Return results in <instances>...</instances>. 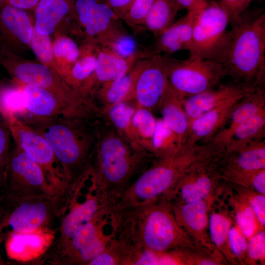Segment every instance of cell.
<instances>
[{
  "mask_svg": "<svg viewBox=\"0 0 265 265\" xmlns=\"http://www.w3.org/2000/svg\"><path fill=\"white\" fill-rule=\"evenodd\" d=\"M109 213L113 235L128 251L204 248L195 244L180 227L171 203L166 198Z\"/></svg>",
  "mask_w": 265,
  "mask_h": 265,
  "instance_id": "1",
  "label": "cell"
},
{
  "mask_svg": "<svg viewBox=\"0 0 265 265\" xmlns=\"http://www.w3.org/2000/svg\"><path fill=\"white\" fill-rule=\"evenodd\" d=\"M155 158L132 146L105 119L97 127L91 181L104 207L113 206Z\"/></svg>",
  "mask_w": 265,
  "mask_h": 265,
  "instance_id": "2",
  "label": "cell"
},
{
  "mask_svg": "<svg viewBox=\"0 0 265 265\" xmlns=\"http://www.w3.org/2000/svg\"><path fill=\"white\" fill-rule=\"evenodd\" d=\"M22 117V120L49 143L70 189L78 186L91 164L100 121L64 116L40 118L26 114Z\"/></svg>",
  "mask_w": 265,
  "mask_h": 265,
  "instance_id": "3",
  "label": "cell"
},
{
  "mask_svg": "<svg viewBox=\"0 0 265 265\" xmlns=\"http://www.w3.org/2000/svg\"><path fill=\"white\" fill-rule=\"evenodd\" d=\"M220 155V150L210 142L183 144L176 152L154 159L110 210L140 205L161 198L167 199L186 173L199 163Z\"/></svg>",
  "mask_w": 265,
  "mask_h": 265,
  "instance_id": "4",
  "label": "cell"
},
{
  "mask_svg": "<svg viewBox=\"0 0 265 265\" xmlns=\"http://www.w3.org/2000/svg\"><path fill=\"white\" fill-rule=\"evenodd\" d=\"M219 63L234 82L254 88L265 83V13L247 10L230 24Z\"/></svg>",
  "mask_w": 265,
  "mask_h": 265,
  "instance_id": "5",
  "label": "cell"
},
{
  "mask_svg": "<svg viewBox=\"0 0 265 265\" xmlns=\"http://www.w3.org/2000/svg\"><path fill=\"white\" fill-rule=\"evenodd\" d=\"M0 64L14 83L46 90L91 118L101 116L102 111L92 97L73 89L56 71L39 61L25 59L0 46Z\"/></svg>",
  "mask_w": 265,
  "mask_h": 265,
  "instance_id": "6",
  "label": "cell"
},
{
  "mask_svg": "<svg viewBox=\"0 0 265 265\" xmlns=\"http://www.w3.org/2000/svg\"><path fill=\"white\" fill-rule=\"evenodd\" d=\"M229 25V18L218 1L210 0L197 8L188 57L219 62Z\"/></svg>",
  "mask_w": 265,
  "mask_h": 265,
  "instance_id": "7",
  "label": "cell"
},
{
  "mask_svg": "<svg viewBox=\"0 0 265 265\" xmlns=\"http://www.w3.org/2000/svg\"><path fill=\"white\" fill-rule=\"evenodd\" d=\"M161 55L169 85L184 98L218 86L227 76L223 66L217 62Z\"/></svg>",
  "mask_w": 265,
  "mask_h": 265,
  "instance_id": "8",
  "label": "cell"
},
{
  "mask_svg": "<svg viewBox=\"0 0 265 265\" xmlns=\"http://www.w3.org/2000/svg\"><path fill=\"white\" fill-rule=\"evenodd\" d=\"M4 193L11 203L42 195L64 196L50 184L41 167L16 145L10 152Z\"/></svg>",
  "mask_w": 265,
  "mask_h": 265,
  "instance_id": "9",
  "label": "cell"
},
{
  "mask_svg": "<svg viewBox=\"0 0 265 265\" xmlns=\"http://www.w3.org/2000/svg\"><path fill=\"white\" fill-rule=\"evenodd\" d=\"M3 119L16 145L41 167L50 184L59 193L67 195L69 186L59 163L44 137L16 115H9Z\"/></svg>",
  "mask_w": 265,
  "mask_h": 265,
  "instance_id": "10",
  "label": "cell"
},
{
  "mask_svg": "<svg viewBox=\"0 0 265 265\" xmlns=\"http://www.w3.org/2000/svg\"><path fill=\"white\" fill-rule=\"evenodd\" d=\"M4 226L11 231L25 232L51 227L53 221L62 217L67 209L66 196L42 195L10 203Z\"/></svg>",
  "mask_w": 265,
  "mask_h": 265,
  "instance_id": "11",
  "label": "cell"
},
{
  "mask_svg": "<svg viewBox=\"0 0 265 265\" xmlns=\"http://www.w3.org/2000/svg\"><path fill=\"white\" fill-rule=\"evenodd\" d=\"M130 88L123 101L151 110L158 104L167 86L166 69L161 54L139 60L131 71Z\"/></svg>",
  "mask_w": 265,
  "mask_h": 265,
  "instance_id": "12",
  "label": "cell"
},
{
  "mask_svg": "<svg viewBox=\"0 0 265 265\" xmlns=\"http://www.w3.org/2000/svg\"><path fill=\"white\" fill-rule=\"evenodd\" d=\"M221 156L196 165L177 182L168 199L171 202L190 203L208 198L221 180L218 169Z\"/></svg>",
  "mask_w": 265,
  "mask_h": 265,
  "instance_id": "13",
  "label": "cell"
},
{
  "mask_svg": "<svg viewBox=\"0 0 265 265\" xmlns=\"http://www.w3.org/2000/svg\"><path fill=\"white\" fill-rule=\"evenodd\" d=\"M77 23L85 40L102 41L124 29L121 20L103 0H74Z\"/></svg>",
  "mask_w": 265,
  "mask_h": 265,
  "instance_id": "14",
  "label": "cell"
},
{
  "mask_svg": "<svg viewBox=\"0 0 265 265\" xmlns=\"http://www.w3.org/2000/svg\"><path fill=\"white\" fill-rule=\"evenodd\" d=\"M153 55L151 50H138L132 55L124 57L99 46L95 69L82 85L80 93L91 96L92 92L101 84L127 74L139 60Z\"/></svg>",
  "mask_w": 265,
  "mask_h": 265,
  "instance_id": "15",
  "label": "cell"
},
{
  "mask_svg": "<svg viewBox=\"0 0 265 265\" xmlns=\"http://www.w3.org/2000/svg\"><path fill=\"white\" fill-rule=\"evenodd\" d=\"M212 194L204 200L190 203L170 201L173 213L180 227L195 244L211 251L217 249L208 232L209 212L214 197Z\"/></svg>",
  "mask_w": 265,
  "mask_h": 265,
  "instance_id": "16",
  "label": "cell"
},
{
  "mask_svg": "<svg viewBox=\"0 0 265 265\" xmlns=\"http://www.w3.org/2000/svg\"><path fill=\"white\" fill-rule=\"evenodd\" d=\"M33 27L26 10L6 4L0 7V46L20 55L30 48Z\"/></svg>",
  "mask_w": 265,
  "mask_h": 265,
  "instance_id": "17",
  "label": "cell"
},
{
  "mask_svg": "<svg viewBox=\"0 0 265 265\" xmlns=\"http://www.w3.org/2000/svg\"><path fill=\"white\" fill-rule=\"evenodd\" d=\"M55 235V230L51 227L25 232L10 231L6 234L7 256L12 260L23 263L37 259L52 247Z\"/></svg>",
  "mask_w": 265,
  "mask_h": 265,
  "instance_id": "18",
  "label": "cell"
},
{
  "mask_svg": "<svg viewBox=\"0 0 265 265\" xmlns=\"http://www.w3.org/2000/svg\"><path fill=\"white\" fill-rule=\"evenodd\" d=\"M262 169H265L264 139L252 141L233 151L223 152L218 161L221 178L225 181Z\"/></svg>",
  "mask_w": 265,
  "mask_h": 265,
  "instance_id": "19",
  "label": "cell"
},
{
  "mask_svg": "<svg viewBox=\"0 0 265 265\" xmlns=\"http://www.w3.org/2000/svg\"><path fill=\"white\" fill-rule=\"evenodd\" d=\"M21 89L26 114L40 118L64 116L88 121L95 120L63 102L44 89L16 83Z\"/></svg>",
  "mask_w": 265,
  "mask_h": 265,
  "instance_id": "20",
  "label": "cell"
},
{
  "mask_svg": "<svg viewBox=\"0 0 265 265\" xmlns=\"http://www.w3.org/2000/svg\"><path fill=\"white\" fill-rule=\"evenodd\" d=\"M248 90L229 98L194 120L183 144L192 145L201 140L205 143L210 140L228 122L234 108Z\"/></svg>",
  "mask_w": 265,
  "mask_h": 265,
  "instance_id": "21",
  "label": "cell"
},
{
  "mask_svg": "<svg viewBox=\"0 0 265 265\" xmlns=\"http://www.w3.org/2000/svg\"><path fill=\"white\" fill-rule=\"evenodd\" d=\"M85 200L80 204L70 202L69 212L62 217L59 228L60 235L55 240L52 249V257L62 251L76 233L86 222L90 220L101 209L102 204L91 184V190Z\"/></svg>",
  "mask_w": 265,
  "mask_h": 265,
  "instance_id": "22",
  "label": "cell"
},
{
  "mask_svg": "<svg viewBox=\"0 0 265 265\" xmlns=\"http://www.w3.org/2000/svg\"><path fill=\"white\" fill-rule=\"evenodd\" d=\"M196 9L187 11L184 16L156 38L153 47L151 49L154 55L161 53L168 54L180 51H188Z\"/></svg>",
  "mask_w": 265,
  "mask_h": 265,
  "instance_id": "23",
  "label": "cell"
},
{
  "mask_svg": "<svg viewBox=\"0 0 265 265\" xmlns=\"http://www.w3.org/2000/svg\"><path fill=\"white\" fill-rule=\"evenodd\" d=\"M265 110L264 87L250 89L234 108L229 119V125L218 132L207 142L222 149V146L235 128L256 114Z\"/></svg>",
  "mask_w": 265,
  "mask_h": 265,
  "instance_id": "24",
  "label": "cell"
},
{
  "mask_svg": "<svg viewBox=\"0 0 265 265\" xmlns=\"http://www.w3.org/2000/svg\"><path fill=\"white\" fill-rule=\"evenodd\" d=\"M250 88H252L234 82L226 85L219 84L216 87L184 98L183 106L189 120V127L194 120L204 113Z\"/></svg>",
  "mask_w": 265,
  "mask_h": 265,
  "instance_id": "25",
  "label": "cell"
},
{
  "mask_svg": "<svg viewBox=\"0 0 265 265\" xmlns=\"http://www.w3.org/2000/svg\"><path fill=\"white\" fill-rule=\"evenodd\" d=\"M34 11V25L41 35H50L68 17L77 21L74 0H40Z\"/></svg>",
  "mask_w": 265,
  "mask_h": 265,
  "instance_id": "26",
  "label": "cell"
},
{
  "mask_svg": "<svg viewBox=\"0 0 265 265\" xmlns=\"http://www.w3.org/2000/svg\"><path fill=\"white\" fill-rule=\"evenodd\" d=\"M221 205L212 202L209 212V233L215 247L221 253L227 264L238 265L229 243V232L235 221L233 214L224 201Z\"/></svg>",
  "mask_w": 265,
  "mask_h": 265,
  "instance_id": "27",
  "label": "cell"
},
{
  "mask_svg": "<svg viewBox=\"0 0 265 265\" xmlns=\"http://www.w3.org/2000/svg\"><path fill=\"white\" fill-rule=\"evenodd\" d=\"M107 219L106 208H103L76 232L62 251L52 258L53 262L68 265L79 251L104 234Z\"/></svg>",
  "mask_w": 265,
  "mask_h": 265,
  "instance_id": "28",
  "label": "cell"
},
{
  "mask_svg": "<svg viewBox=\"0 0 265 265\" xmlns=\"http://www.w3.org/2000/svg\"><path fill=\"white\" fill-rule=\"evenodd\" d=\"M184 99L168 83L157 106L161 119L178 135L182 144L189 128V120L183 106Z\"/></svg>",
  "mask_w": 265,
  "mask_h": 265,
  "instance_id": "29",
  "label": "cell"
},
{
  "mask_svg": "<svg viewBox=\"0 0 265 265\" xmlns=\"http://www.w3.org/2000/svg\"><path fill=\"white\" fill-rule=\"evenodd\" d=\"M99 46L94 40H86L80 47V55L68 73L63 78L65 81L80 92L84 83L93 73L96 65Z\"/></svg>",
  "mask_w": 265,
  "mask_h": 265,
  "instance_id": "30",
  "label": "cell"
},
{
  "mask_svg": "<svg viewBox=\"0 0 265 265\" xmlns=\"http://www.w3.org/2000/svg\"><path fill=\"white\" fill-rule=\"evenodd\" d=\"M225 190L227 205L231 207L235 222L238 226L247 240L255 234L265 230L258 221L253 210L247 200L231 187Z\"/></svg>",
  "mask_w": 265,
  "mask_h": 265,
  "instance_id": "31",
  "label": "cell"
},
{
  "mask_svg": "<svg viewBox=\"0 0 265 265\" xmlns=\"http://www.w3.org/2000/svg\"><path fill=\"white\" fill-rule=\"evenodd\" d=\"M265 135V110L251 117L237 127L222 146L224 152L233 151Z\"/></svg>",
  "mask_w": 265,
  "mask_h": 265,
  "instance_id": "32",
  "label": "cell"
},
{
  "mask_svg": "<svg viewBox=\"0 0 265 265\" xmlns=\"http://www.w3.org/2000/svg\"><path fill=\"white\" fill-rule=\"evenodd\" d=\"M181 8L175 0H155L142 26L155 38L174 22Z\"/></svg>",
  "mask_w": 265,
  "mask_h": 265,
  "instance_id": "33",
  "label": "cell"
},
{
  "mask_svg": "<svg viewBox=\"0 0 265 265\" xmlns=\"http://www.w3.org/2000/svg\"><path fill=\"white\" fill-rule=\"evenodd\" d=\"M131 71L120 78L101 84L92 92L91 96L103 114L111 106L124 101L131 87Z\"/></svg>",
  "mask_w": 265,
  "mask_h": 265,
  "instance_id": "34",
  "label": "cell"
},
{
  "mask_svg": "<svg viewBox=\"0 0 265 265\" xmlns=\"http://www.w3.org/2000/svg\"><path fill=\"white\" fill-rule=\"evenodd\" d=\"M156 122L157 118L152 110L144 107H135L131 122L133 136L137 145L152 156V141Z\"/></svg>",
  "mask_w": 265,
  "mask_h": 265,
  "instance_id": "35",
  "label": "cell"
},
{
  "mask_svg": "<svg viewBox=\"0 0 265 265\" xmlns=\"http://www.w3.org/2000/svg\"><path fill=\"white\" fill-rule=\"evenodd\" d=\"M135 109V107L129 102L122 101L110 107L103 115L116 131L132 146L144 151L136 143L132 132V119Z\"/></svg>",
  "mask_w": 265,
  "mask_h": 265,
  "instance_id": "36",
  "label": "cell"
},
{
  "mask_svg": "<svg viewBox=\"0 0 265 265\" xmlns=\"http://www.w3.org/2000/svg\"><path fill=\"white\" fill-rule=\"evenodd\" d=\"M80 52L77 43L65 35L56 36L53 42L54 69L63 79L79 58Z\"/></svg>",
  "mask_w": 265,
  "mask_h": 265,
  "instance_id": "37",
  "label": "cell"
},
{
  "mask_svg": "<svg viewBox=\"0 0 265 265\" xmlns=\"http://www.w3.org/2000/svg\"><path fill=\"white\" fill-rule=\"evenodd\" d=\"M152 145V155L156 159L176 152L183 144L178 135L162 119L157 118Z\"/></svg>",
  "mask_w": 265,
  "mask_h": 265,
  "instance_id": "38",
  "label": "cell"
},
{
  "mask_svg": "<svg viewBox=\"0 0 265 265\" xmlns=\"http://www.w3.org/2000/svg\"><path fill=\"white\" fill-rule=\"evenodd\" d=\"M14 84V86L5 84L0 89V113L3 119L11 114H26L22 91Z\"/></svg>",
  "mask_w": 265,
  "mask_h": 265,
  "instance_id": "39",
  "label": "cell"
},
{
  "mask_svg": "<svg viewBox=\"0 0 265 265\" xmlns=\"http://www.w3.org/2000/svg\"><path fill=\"white\" fill-rule=\"evenodd\" d=\"M97 44L100 47L124 57L132 55L138 50L136 41L126 29L119 31Z\"/></svg>",
  "mask_w": 265,
  "mask_h": 265,
  "instance_id": "40",
  "label": "cell"
},
{
  "mask_svg": "<svg viewBox=\"0 0 265 265\" xmlns=\"http://www.w3.org/2000/svg\"><path fill=\"white\" fill-rule=\"evenodd\" d=\"M30 48L33 51L38 61L55 71L53 64V42L50 36L39 34L34 25L30 42Z\"/></svg>",
  "mask_w": 265,
  "mask_h": 265,
  "instance_id": "41",
  "label": "cell"
},
{
  "mask_svg": "<svg viewBox=\"0 0 265 265\" xmlns=\"http://www.w3.org/2000/svg\"><path fill=\"white\" fill-rule=\"evenodd\" d=\"M155 0H134L121 19L134 31L142 29L143 22Z\"/></svg>",
  "mask_w": 265,
  "mask_h": 265,
  "instance_id": "42",
  "label": "cell"
},
{
  "mask_svg": "<svg viewBox=\"0 0 265 265\" xmlns=\"http://www.w3.org/2000/svg\"><path fill=\"white\" fill-rule=\"evenodd\" d=\"M230 184L235 191L247 200L260 224L265 228V195L249 188L231 183Z\"/></svg>",
  "mask_w": 265,
  "mask_h": 265,
  "instance_id": "43",
  "label": "cell"
},
{
  "mask_svg": "<svg viewBox=\"0 0 265 265\" xmlns=\"http://www.w3.org/2000/svg\"><path fill=\"white\" fill-rule=\"evenodd\" d=\"M11 133L6 121L0 119V194L4 193L6 169L10 154Z\"/></svg>",
  "mask_w": 265,
  "mask_h": 265,
  "instance_id": "44",
  "label": "cell"
},
{
  "mask_svg": "<svg viewBox=\"0 0 265 265\" xmlns=\"http://www.w3.org/2000/svg\"><path fill=\"white\" fill-rule=\"evenodd\" d=\"M229 243L231 251L238 263L246 264L248 240L235 221L229 230Z\"/></svg>",
  "mask_w": 265,
  "mask_h": 265,
  "instance_id": "45",
  "label": "cell"
},
{
  "mask_svg": "<svg viewBox=\"0 0 265 265\" xmlns=\"http://www.w3.org/2000/svg\"><path fill=\"white\" fill-rule=\"evenodd\" d=\"M265 260V230L258 232L248 240L246 264L255 265L264 263Z\"/></svg>",
  "mask_w": 265,
  "mask_h": 265,
  "instance_id": "46",
  "label": "cell"
},
{
  "mask_svg": "<svg viewBox=\"0 0 265 265\" xmlns=\"http://www.w3.org/2000/svg\"><path fill=\"white\" fill-rule=\"evenodd\" d=\"M253 0H218L227 14L230 24L236 21L249 7Z\"/></svg>",
  "mask_w": 265,
  "mask_h": 265,
  "instance_id": "47",
  "label": "cell"
},
{
  "mask_svg": "<svg viewBox=\"0 0 265 265\" xmlns=\"http://www.w3.org/2000/svg\"><path fill=\"white\" fill-rule=\"evenodd\" d=\"M247 188L265 195V169L257 170L251 174Z\"/></svg>",
  "mask_w": 265,
  "mask_h": 265,
  "instance_id": "48",
  "label": "cell"
},
{
  "mask_svg": "<svg viewBox=\"0 0 265 265\" xmlns=\"http://www.w3.org/2000/svg\"><path fill=\"white\" fill-rule=\"evenodd\" d=\"M134 0H103L121 20Z\"/></svg>",
  "mask_w": 265,
  "mask_h": 265,
  "instance_id": "49",
  "label": "cell"
},
{
  "mask_svg": "<svg viewBox=\"0 0 265 265\" xmlns=\"http://www.w3.org/2000/svg\"><path fill=\"white\" fill-rule=\"evenodd\" d=\"M10 206L4 193L0 194V244L5 238V235L2 232L5 228L4 223Z\"/></svg>",
  "mask_w": 265,
  "mask_h": 265,
  "instance_id": "50",
  "label": "cell"
},
{
  "mask_svg": "<svg viewBox=\"0 0 265 265\" xmlns=\"http://www.w3.org/2000/svg\"><path fill=\"white\" fill-rule=\"evenodd\" d=\"M40 0H4L3 4L24 10H34Z\"/></svg>",
  "mask_w": 265,
  "mask_h": 265,
  "instance_id": "51",
  "label": "cell"
},
{
  "mask_svg": "<svg viewBox=\"0 0 265 265\" xmlns=\"http://www.w3.org/2000/svg\"><path fill=\"white\" fill-rule=\"evenodd\" d=\"M210 0H175L181 8L187 11L196 9Z\"/></svg>",
  "mask_w": 265,
  "mask_h": 265,
  "instance_id": "52",
  "label": "cell"
},
{
  "mask_svg": "<svg viewBox=\"0 0 265 265\" xmlns=\"http://www.w3.org/2000/svg\"><path fill=\"white\" fill-rule=\"evenodd\" d=\"M5 84L1 80L0 78V89Z\"/></svg>",
  "mask_w": 265,
  "mask_h": 265,
  "instance_id": "53",
  "label": "cell"
},
{
  "mask_svg": "<svg viewBox=\"0 0 265 265\" xmlns=\"http://www.w3.org/2000/svg\"><path fill=\"white\" fill-rule=\"evenodd\" d=\"M4 0H0V7L3 4Z\"/></svg>",
  "mask_w": 265,
  "mask_h": 265,
  "instance_id": "54",
  "label": "cell"
}]
</instances>
